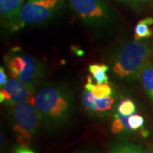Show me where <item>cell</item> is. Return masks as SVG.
Instances as JSON below:
<instances>
[{
    "label": "cell",
    "mask_w": 153,
    "mask_h": 153,
    "mask_svg": "<svg viewBox=\"0 0 153 153\" xmlns=\"http://www.w3.org/2000/svg\"><path fill=\"white\" fill-rule=\"evenodd\" d=\"M42 127L49 134H55L71 123L75 111L72 91L66 84L48 83L35 96Z\"/></svg>",
    "instance_id": "cell-1"
},
{
    "label": "cell",
    "mask_w": 153,
    "mask_h": 153,
    "mask_svg": "<svg viewBox=\"0 0 153 153\" xmlns=\"http://www.w3.org/2000/svg\"><path fill=\"white\" fill-rule=\"evenodd\" d=\"M151 45L147 42L133 41L123 45L115 55L112 71L116 76L125 80H134L152 55Z\"/></svg>",
    "instance_id": "cell-2"
},
{
    "label": "cell",
    "mask_w": 153,
    "mask_h": 153,
    "mask_svg": "<svg viewBox=\"0 0 153 153\" xmlns=\"http://www.w3.org/2000/svg\"><path fill=\"white\" fill-rule=\"evenodd\" d=\"M10 120L18 144L29 147L38 135L40 126H42L35 105L25 101L10 107Z\"/></svg>",
    "instance_id": "cell-3"
},
{
    "label": "cell",
    "mask_w": 153,
    "mask_h": 153,
    "mask_svg": "<svg viewBox=\"0 0 153 153\" xmlns=\"http://www.w3.org/2000/svg\"><path fill=\"white\" fill-rule=\"evenodd\" d=\"M68 1L71 9L89 27L100 29L112 25L114 13L104 0Z\"/></svg>",
    "instance_id": "cell-4"
},
{
    "label": "cell",
    "mask_w": 153,
    "mask_h": 153,
    "mask_svg": "<svg viewBox=\"0 0 153 153\" xmlns=\"http://www.w3.org/2000/svg\"><path fill=\"white\" fill-rule=\"evenodd\" d=\"M61 0L28 1L22 6L10 31H17L27 25L47 22L58 10Z\"/></svg>",
    "instance_id": "cell-5"
},
{
    "label": "cell",
    "mask_w": 153,
    "mask_h": 153,
    "mask_svg": "<svg viewBox=\"0 0 153 153\" xmlns=\"http://www.w3.org/2000/svg\"><path fill=\"white\" fill-rule=\"evenodd\" d=\"M35 96L36 93L16 77L8 79L0 90V102L9 107L25 101L35 105Z\"/></svg>",
    "instance_id": "cell-6"
},
{
    "label": "cell",
    "mask_w": 153,
    "mask_h": 153,
    "mask_svg": "<svg viewBox=\"0 0 153 153\" xmlns=\"http://www.w3.org/2000/svg\"><path fill=\"white\" fill-rule=\"evenodd\" d=\"M24 58L25 66L16 78L36 93V88L44 77V67L40 61L32 55H24Z\"/></svg>",
    "instance_id": "cell-7"
},
{
    "label": "cell",
    "mask_w": 153,
    "mask_h": 153,
    "mask_svg": "<svg viewBox=\"0 0 153 153\" xmlns=\"http://www.w3.org/2000/svg\"><path fill=\"white\" fill-rule=\"evenodd\" d=\"M23 4L24 0H0L1 19L10 30L16 21Z\"/></svg>",
    "instance_id": "cell-8"
},
{
    "label": "cell",
    "mask_w": 153,
    "mask_h": 153,
    "mask_svg": "<svg viewBox=\"0 0 153 153\" xmlns=\"http://www.w3.org/2000/svg\"><path fill=\"white\" fill-rule=\"evenodd\" d=\"M107 153H146L142 145L131 141H117L110 146Z\"/></svg>",
    "instance_id": "cell-9"
},
{
    "label": "cell",
    "mask_w": 153,
    "mask_h": 153,
    "mask_svg": "<svg viewBox=\"0 0 153 153\" xmlns=\"http://www.w3.org/2000/svg\"><path fill=\"white\" fill-rule=\"evenodd\" d=\"M138 78L141 81L146 93L153 102V62L152 60L143 66Z\"/></svg>",
    "instance_id": "cell-10"
},
{
    "label": "cell",
    "mask_w": 153,
    "mask_h": 153,
    "mask_svg": "<svg viewBox=\"0 0 153 153\" xmlns=\"http://www.w3.org/2000/svg\"><path fill=\"white\" fill-rule=\"evenodd\" d=\"M85 88L91 91L94 97L98 99L105 98L111 96L113 94V88L112 86L110 84L109 82H105V83H100V84H94L91 80V76H88V82L85 85Z\"/></svg>",
    "instance_id": "cell-11"
},
{
    "label": "cell",
    "mask_w": 153,
    "mask_h": 153,
    "mask_svg": "<svg viewBox=\"0 0 153 153\" xmlns=\"http://www.w3.org/2000/svg\"><path fill=\"white\" fill-rule=\"evenodd\" d=\"M152 25H153L152 17L145 18L138 22V24L134 28V39L137 41H140L144 38L152 37L153 32L150 28V26Z\"/></svg>",
    "instance_id": "cell-12"
},
{
    "label": "cell",
    "mask_w": 153,
    "mask_h": 153,
    "mask_svg": "<svg viewBox=\"0 0 153 153\" xmlns=\"http://www.w3.org/2000/svg\"><path fill=\"white\" fill-rule=\"evenodd\" d=\"M129 116H124L119 112H117L114 116V120L111 123V130L113 134H118L122 133H129L132 131L128 124Z\"/></svg>",
    "instance_id": "cell-13"
},
{
    "label": "cell",
    "mask_w": 153,
    "mask_h": 153,
    "mask_svg": "<svg viewBox=\"0 0 153 153\" xmlns=\"http://www.w3.org/2000/svg\"><path fill=\"white\" fill-rule=\"evenodd\" d=\"M109 70V66L105 64H91L88 66V71L93 76L96 83H105L108 82V76L106 72Z\"/></svg>",
    "instance_id": "cell-14"
},
{
    "label": "cell",
    "mask_w": 153,
    "mask_h": 153,
    "mask_svg": "<svg viewBox=\"0 0 153 153\" xmlns=\"http://www.w3.org/2000/svg\"><path fill=\"white\" fill-rule=\"evenodd\" d=\"M114 97L108 96L105 98L98 99L95 97V104H96V115L97 116H105L111 110L114 105Z\"/></svg>",
    "instance_id": "cell-15"
},
{
    "label": "cell",
    "mask_w": 153,
    "mask_h": 153,
    "mask_svg": "<svg viewBox=\"0 0 153 153\" xmlns=\"http://www.w3.org/2000/svg\"><path fill=\"white\" fill-rule=\"evenodd\" d=\"M82 102L84 108L88 112L91 114L96 115V104H95V97L93 93L88 89L83 91L82 95Z\"/></svg>",
    "instance_id": "cell-16"
},
{
    "label": "cell",
    "mask_w": 153,
    "mask_h": 153,
    "mask_svg": "<svg viewBox=\"0 0 153 153\" xmlns=\"http://www.w3.org/2000/svg\"><path fill=\"white\" fill-rule=\"evenodd\" d=\"M136 111V106L131 99L126 98L122 100L117 106V112L124 116H131Z\"/></svg>",
    "instance_id": "cell-17"
},
{
    "label": "cell",
    "mask_w": 153,
    "mask_h": 153,
    "mask_svg": "<svg viewBox=\"0 0 153 153\" xmlns=\"http://www.w3.org/2000/svg\"><path fill=\"white\" fill-rule=\"evenodd\" d=\"M128 124L132 131H137L143 128L145 124V119L140 115L133 114L128 117Z\"/></svg>",
    "instance_id": "cell-18"
},
{
    "label": "cell",
    "mask_w": 153,
    "mask_h": 153,
    "mask_svg": "<svg viewBox=\"0 0 153 153\" xmlns=\"http://www.w3.org/2000/svg\"><path fill=\"white\" fill-rule=\"evenodd\" d=\"M122 2L130 3L133 4H152L153 0H120Z\"/></svg>",
    "instance_id": "cell-19"
},
{
    "label": "cell",
    "mask_w": 153,
    "mask_h": 153,
    "mask_svg": "<svg viewBox=\"0 0 153 153\" xmlns=\"http://www.w3.org/2000/svg\"><path fill=\"white\" fill-rule=\"evenodd\" d=\"M8 81L7 79V75L5 73V70L3 66L0 67V86L3 87Z\"/></svg>",
    "instance_id": "cell-20"
},
{
    "label": "cell",
    "mask_w": 153,
    "mask_h": 153,
    "mask_svg": "<svg viewBox=\"0 0 153 153\" xmlns=\"http://www.w3.org/2000/svg\"><path fill=\"white\" fill-rule=\"evenodd\" d=\"M14 153H35L31 149L28 147H25V146H17L15 150H14Z\"/></svg>",
    "instance_id": "cell-21"
},
{
    "label": "cell",
    "mask_w": 153,
    "mask_h": 153,
    "mask_svg": "<svg viewBox=\"0 0 153 153\" xmlns=\"http://www.w3.org/2000/svg\"><path fill=\"white\" fill-rule=\"evenodd\" d=\"M146 153H153V142H152L148 146L146 149Z\"/></svg>",
    "instance_id": "cell-22"
},
{
    "label": "cell",
    "mask_w": 153,
    "mask_h": 153,
    "mask_svg": "<svg viewBox=\"0 0 153 153\" xmlns=\"http://www.w3.org/2000/svg\"><path fill=\"white\" fill-rule=\"evenodd\" d=\"M76 153H98L97 152H94V151H92V150H83V151H81V152H78Z\"/></svg>",
    "instance_id": "cell-23"
},
{
    "label": "cell",
    "mask_w": 153,
    "mask_h": 153,
    "mask_svg": "<svg viewBox=\"0 0 153 153\" xmlns=\"http://www.w3.org/2000/svg\"><path fill=\"white\" fill-rule=\"evenodd\" d=\"M152 51H153V43H152Z\"/></svg>",
    "instance_id": "cell-24"
}]
</instances>
